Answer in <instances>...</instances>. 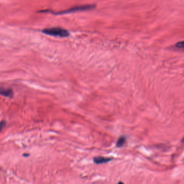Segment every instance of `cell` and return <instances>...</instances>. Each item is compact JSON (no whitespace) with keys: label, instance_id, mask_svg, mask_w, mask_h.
I'll use <instances>...</instances> for the list:
<instances>
[{"label":"cell","instance_id":"cell-1","mask_svg":"<svg viewBox=\"0 0 184 184\" xmlns=\"http://www.w3.org/2000/svg\"><path fill=\"white\" fill-rule=\"evenodd\" d=\"M96 7V6L94 4H86V5H81V6H76L72 8H69L68 9L65 10L61 12H53L49 10H44L39 11L40 13H50L53 15H64V14H67V13H73L75 12H83L86 10H90L94 9Z\"/></svg>","mask_w":184,"mask_h":184},{"label":"cell","instance_id":"cell-2","mask_svg":"<svg viewBox=\"0 0 184 184\" xmlns=\"http://www.w3.org/2000/svg\"><path fill=\"white\" fill-rule=\"evenodd\" d=\"M42 32L45 34H48L50 36L58 37H61V38L67 37L70 35V33L66 29L61 28L59 27L45 29L42 31Z\"/></svg>","mask_w":184,"mask_h":184},{"label":"cell","instance_id":"cell-3","mask_svg":"<svg viewBox=\"0 0 184 184\" xmlns=\"http://www.w3.org/2000/svg\"><path fill=\"white\" fill-rule=\"evenodd\" d=\"M112 160V158L104 157L100 156V157L94 158L93 161L97 164H101L107 163Z\"/></svg>","mask_w":184,"mask_h":184},{"label":"cell","instance_id":"cell-4","mask_svg":"<svg viewBox=\"0 0 184 184\" xmlns=\"http://www.w3.org/2000/svg\"><path fill=\"white\" fill-rule=\"evenodd\" d=\"M0 95L8 97H12L13 95V91L10 88L0 87Z\"/></svg>","mask_w":184,"mask_h":184},{"label":"cell","instance_id":"cell-5","mask_svg":"<svg viewBox=\"0 0 184 184\" xmlns=\"http://www.w3.org/2000/svg\"><path fill=\"white\" fill-rule=\"evenodd\" d=\"M126 139L124 136H122L118 139L117 143H116V146L118 148H121L122 146H124V144H125Z\"/></svg>","mask_w":184,"mask_h":184},{"label":"cell","instance_id":"cell-6","mask_svg":"<svg viewBox=\"0 0 184 184\" xmlns=\"http://www.w3.org/2000/svg\"><path fill=\"white\" fill-rule=\"evenodd\" d=\"M176 47L180 49H184V41H181L179 42L176 44Z\"/></svg>","mask_w":184,"mask_h":184},{"label":"cell","instance_id":"cell-7","mask_svg":"<svg viewBox=\"0 0 184 184\" xmlns=\"http://www.w3.org/2000/svg\"><path fill=\"white\" fill-rule=\"evenodd\" d=\"M6 125V121H1V122H0V132L1 131V130H2V129H3V128L5 127V125Z\"/></svg>","mask_w":184,"mask_h":184},{"label":"cell","instance_id":"cell-8","mask_svg":"<svg viewBox=\"0 0 184 184\" xmlns=\"http://www.w3.org/2000/svg\"><path fill=\"white\" fill-rule=\"evenodd\" d=\"M118 184H124V183H123V182H119V183H118Z\"/></svg>","mask_w":184,"mask_h":184},{"label":"cell","instance_id":"cell-9","mask_svg":"<svg viewBox=\"0 0 184 184\" xmlns=\"http://www.w3.org/2000/svg\"><path fill=\"white\" fill-rule=\"evenodd\" d=\"M182 142H184V138H183V139H182Z\"/></svg>","mask_w":184,"mask_h":184}]
</instances>
